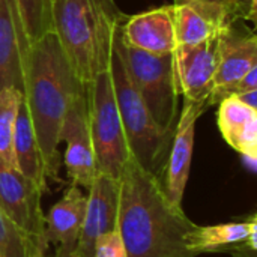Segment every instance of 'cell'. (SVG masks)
I'll use <instances>...</instances> for the list:
<instances>
[{"label": "cell", "mask_w": 257, "mask_h": 257, "mask_svg": "<svg viewBox=\"0 0 257 257\" xmlns=\"http://www.w3.org/2000/svg\"><path fill=\"white\" fill-rule=\"evenodd\" d=\"M230 6L200 2L173 5L176 45L199 44L217 36L232 24Z\"/></svg>", "instance_id": "13"}, {"label": "cell", "mask_w": 257, "mask_h": 257, "mask_svg": "<svg viewBox=\"0 0 257 257\" xmlns=\"http://www.w3.org/2000/svg\"><path fill=\"white\" fill-rule=\"evenodd\" d=\"M83 87L74 77L53 30L29 45L24 57L23 96L44 158L47 178H57L63 116L72 96Z\"/></svg>", "instance_id": "2"}, {"label": "cell", "mask_w": 257, "mask_h": 257, "mask_svg": "<svg viewBox=\"0 0 257 257\" xmlns=\"http://www.w3.org/2000/svg\"><path fill=\"white\" fill-rule=\"evenodd\" d=\"M122 35L126 44L149 54H172L176 48L173 5L125 18Z\"/></svg>", "instance_id": "12"}, {"label": "cell", "mask_w": 257, "mask_h": 257, "mask_svg": "<svg viewBox=\"0 0 257 257\" xmlns=\"http://www.w3.org/2000/svg\"><path fill=\"white\" fill-rule=\"evenodd\" d=\"M220 33L199 44L176 45L173 51L175 77L178 92L185 96V101L208 105L218 60Z\"/></svg>", "instance_id": "10"}, {"label": "cell", "mask_w": 257, "mask_h": 257, "mask_svg": "<svg viewBox=\"0 0 257 257\" xmlns=\"http://www.w3.org/2000/svg\"><path fill=\"white\" fill-rule=\"evenodd\" d=\"M248 90H257V66H254L253 69H250L242 78H239L236 81H232V83L214 87L211 90L206 102H208V105L220 104L226 98L236 96V95L248 92Z\"/></svg>", "instance_id": "23"}, {"label": "cell", "mask_w": 257, "mask_h": 257, "mask_svg": "<svg viewBox=\"0 0 257 257\" xmlns=\"http://www.w3.org/2000/svg\"><path fill=\"white\" fill-rule=\"evenodd\" d=\"M125 20V18H123ZM114 32L113 45L117 50L126 74L146 104L155 123L167 134H173L178 116V86L172 54H149L125 42L122 23Z\"/></svg>", "instance_id": "5"}, {"label": "cell", "mask_w": 257, "mask_h": 257, "mask_svg": "<svg viewBox=\"0 0 257 257\" xmlns=\"http://www.w3.org/2000/svg\"><path fill=\"white\" fill-rule=\"evenodd\" d=\"M87 196L81 188L71 185L63 197L50 208L45 215V238L57 248L74 251L81 233Z\"/></svg>", "instance_id": "16"}, {"label": "cell", "mask_w": 257, "mask_h": 257, "mask_svg": "<svg viewBox=\"0 0 257 257\" xmlns=\"http://www.w3.org/2000/svg\"><path fill=\"white\" fill-rule=\"evenodd\" d=\"M29 42L20 26L14 0H0V92L24 90V57Z\"/></svg>", "instance_id": "14"}, {"label": "cell", "mask_w": 257, "mask_h": 257, "mask_svg": "<svg viewBox=\"0 0 257 257\" xmlns=\"http://www.w3.org/2000/svg\"><path fill=\"white\" fill-rule=\"evenodd\" d=\"M87 190L84 221L74 250L75 257H92L98 236L117 229L119 179L98 173Z\"/></svg>", "instance_id": "11"}, {"label": "cell", "mask_w": 257, "mask_h": 257, "mask_svg": "<svg viewBox=\"0 0 257 257\" xmlns=\"http://www.w3.org/2000/svg\"><path fill=\"white\" fill-rule=\"evenodd\" d=\"M21 99L23 93L18 89L9 87L0 92V163L11 167H15L12 139Z\"/></svg>", "instance_id": "22"}, {"label": "cell", "mask_w": 257, "mask_h": 257, "mask_svg": "<svg viewBox=\"0 0 257 257\" xmlns=\"http://www.w3.org/2000/svg\"><path fill=\"white\" fill-rule=\"evenodd\" d=\"M92 257H128L117 229L98 236L93 244Z\"/></svg>", "instance_id": "24"}, {"label": "cell", "mask_w": 257, "mask_h": 257, "mask_svg": "<svg viewBox=\"0 0 257 257\" xmlns=\"http://www.w3.org/2000/svg\"><path fill=\"white\" fill-rule=\"evenodd\" d=\"M12 152H14L17 170L45 193L48 178H47L44 158H42V154H41V149H39V145L33 131L32 119H30L24 96L20 102L17 119H15Z\"/></svg>", "instance_id": "19"}, {"label": "cell", "mask_w": 257, "mask_h": 257, "mask_svg": "<svg viewBox=\"0 0 257 257\" xmlns=\"http://www.w3.org/2000/svg\"><path fill=\"white\" fill-rule=\"evenodd\" d=\"M74 251H69V250H63V248H57L56 250V254L54 257H71Z\"/></svg>", "instance_id": "28"}, {"label": "cell", "mask_w": 257, "mask_h": 257, "mask_svg": "<svg viewBox=\"0 0 257 257\" xmlns=\"http://www.w3.org/2000/svg\"><path fill=\"white\" fill-rule=\"evenodd\" d=\"M47 245L17 227L0 211V257H44Z\"/></svg>", "instance_id": "21"}, {"label": "cell", "mask_w": 257, "mask_h": 257, "mask_svg": "<svg viewBox=\"0 0 257 257\" xmlns=\"http://www.w3.org/2000/svg\"><path fill=\"white\" fill-rule=\"evenodd\" d=\"M196 224L173 208L161 181L128 160L119 178L117 230L128 257H196L187 245Z\"/></svg>", "instance_id": "1"}, {"label": "cell", "mask_w": 257, "mask_h": 257, "mask_svg": "<svg viewBox=\"0 0 257 257\" xmlns=\"http://www.w3.org/2000/svg\"><path fill=\"white\" fill-rule=\"evenodd\" d=\"M71 257H75V254H74V253H72V256H71Z\"/></svg>", "instance_id": "29"}, {"label": "cell", "mask_w": 257, "mask_h": 257, "mask_svg": "<svg viewBox=\"0 0 257 257\" xmlns=\"http://www.w3.org/2000/svg\"><path fill=\"white\" fill-rule=\"evenodd\" d=\"M254 66H257L256 36L239 35L233 32L232 26L221 30L218 36V60L214 87L242 78Z\"/></svg>", "instance_id": "18"}, {"label": "cell", "mask_w": 257, "mask_h": 257, "mask_svg": "<svg viewBox=\"0 0 257 257\" xmlns=\"http://www.w3.org/2000/svg\"><path fill=\"white\" fill-rule=\"evenodd\" d=\"M123 18L114 0H51L53 32L84 87L108 71L114 32Z\"/></svg>", "instance_id": "3"}, {"label": "cell", "mask_w": 257, "mask_h": 257, "mask_svg": "<svg viewBox=\"0 0 257 257\" xmlns=\"http://www.w3.org/2000/svg\"><path fill=\"white\" fill-rule=\"evenodd\" d=\"M191 2H200V3H214V5H223V6H230L232 0H175L173 5H181V3H191Z\"/></svg>", "instance_id": "26"}, {"label": "cell", "mask_w": 257, "mask_h": 257, "mask_svg": "<svg viewBox=\"0 0 257 257\" xmlns=\"http://www.w3.org/2000/svg\"><path fill=\"white\" fill-rule=\"evenodd\" d=\"M14 6L29 45L53 30L51 0H14Z\"/></svg>", "instance_id": "20"}, {"label": "cell", "mask_w": 257, "mask_h": 257, "mask_svg": "<svg viewBox=\"0 0 257 257\" xmlns=\"http://www.w3.org/2000/svg\"><path fill=\"white\" fill-rule=\"evenodd\" d=\"M254 253H256V251L245 248V250H238V251H235V253H232V254H235V257H254Z\"/></svg>", "instance_id": "27"}, {"label": "cell", "mask_w": 257, "mask_h": 257, "mask_svg": "<svg viewBox=\"0 0 257 257\" xmlns=\"http://www.w3.org/2000/svg\"><path fill=\"white\" fill-rule=\"evenodd\" d=\"M235 98H238L241 102H244L245 105L251 107L257 110V90H248V92H244V93H239L236 95Z\"/></svg>", "instance_id": "25"}, {"label": "cell", "mask_w": 257, "mask_h": 257, "mask_svg": "<svg viewBox=\"0 0 257 257\" xmlns=\"http://www.w3.org/2000/svg\"><path fill=\"white\" fill-rule=\"evenodd\" d=\"M60 142H65V167L77 187L89 188L96 178L95 154L89 126L87 87L80 89L71 99L60 128Z\"/></svg>", "instance_id": "7"}, {"label": "cell", "mask_w": 257, "mask_h": 257, "mask_svg": "<svg viewBox=\"0 0 257 257\" xmlns=\"http://www.w3.org/2000/svg\"><path fill=\"white\" fill-rule=\"evenodd\" d=\"M217 125L226 143L254 166L257 160V110L230 96L218 104Z\"/></svg>", "instance_id": "17"}, {"label": "cell", "mask_w": 257, "mask_h": 257, "mask_svg": "<svg viewBox=\"0 0 257 257\" xmlns=\"http://www.w3.org/2000/svg\"><path fill=\"white\" fill-rule=\"evenodd\" d=\"M108 72L130 155L142 169L161 181L173 134L164 133L152 119L146 104L133 86L114 45Z\"/></svg>", "instance_id": "4"}, {"label": "cell", "mask_w": 257, "mask_h": 257, "mask_svg": "<svg viewBox=\"0 0 257 257\" xmlns=\"http://www.w3.org/2000/svg\"><path fill=\"white\" fill-rule=\"evenodd\" d=\"M206 107L208 105L203 102L185 101L182 113L175 125L161 185L167 202L176 209H182V199L191 170L196 123Z\"/></svg>", "instance_id": "8"}, {"label": "cell", "mask_w": 257, "mask_h": 257, "mask_svg": "<svg viewBox=\"0 0 257 257\" xmlns=\"http://www.w3.org/2000/svg\"><path fill=\"white\" fill-rule=\"evenodd\" d=\"M257 218L251 215L244 221L223 223L215 226H197L191 230L187 239L188 250L197 256L202 253L253 250L256 251Z\"/></svg>", "instance_id": "15"}, {"label": "cell", "mask_w": 257, "mask_h": 257, "mask_svg": "<svg viewBox=\"0 0 257 257\" xmlns=\"http://www.w3.org/2000/svg\"><path fill=\"white\" fill-rule=\"evenodd\" d=\"M42 194L44 191L15 167L0 163V211L17 227L48 245L41 205Z\"/></svg>", "instance_id": "9"}, {"label": "cell", "mask_w": 257, "mask_h": 257, "mask_svg": "<svg viewBox=\"0 0 257 257\" xmlns=\"http://www.w3.org/2000/svg\"><path fill=\"white\" fill-rule=\"evenodd\" d=\"M87 98L96 172L119 179L131 155L126 146L108 71L99 74L89 84Z\"/></svg>", "instance_id": "6"}]
</instances>
